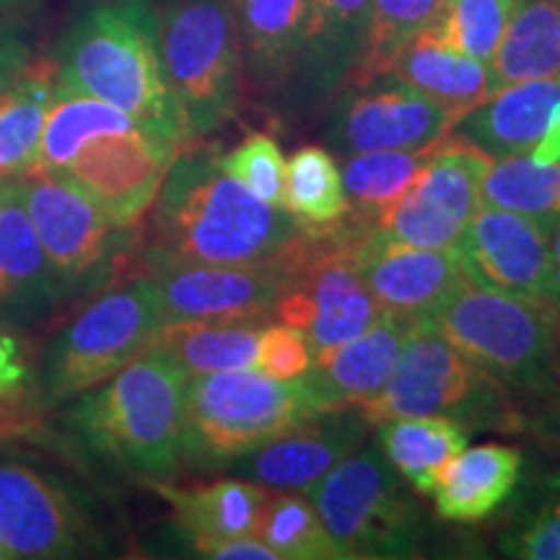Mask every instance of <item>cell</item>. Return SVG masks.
<instances>
[{
	"label": "cell",
	"instance_id": "4dcf8cb0",
	"mask_svg": "<svg viewBox=\"0 0 560 560\" xmlns=\"http://www.w3.org/2000/svg\"><path fill=\"white\" fill-rule=\"evenodd\" d=\"M262 327L215 325V322H166L156 340L151 342V348L172 359L187 376L215 374V371L229 369H255Z\"/></svg>",
	"mask_w": 560,
	"mask_h": 560
},
{
	"label": "cell",
	"instance_id": "ba28073f",
	"mask_svg": "<svg viewBox=\"0 0 560 560\" xmlns=\"http://www.w3.org/2000/svg\"><path fill=\"white\" fill-rule=\"evenodd\" d=\"M306 495L346 560L423 556V516L380 444L348 454Z\"/></svg>",
	"mask_w": 560,
	"mask_h": 560
},
{
	"label": "cell",
	"instance_id": "c3c4849f",
	"mask_svg": "<svg viewBox=\"0 0 560 560\" xmlns=\"http://www.w3.org/2000/svg\"><path fill=\"white\" fill-rule=\"evenodd\" d=\"M11 558H13V552H11L9 548H5L3 542H0V560H11Z\"/></svg>",
	"mask_w": 560,
	"mask_h": 560
},
{
	"label": "cell",
	"instance_id": "f546056e",
	"mask_svg": "<svg viewBox=\"0 0 560 560\" xmlns=\"http://www.w3.org/2000/svg\"><path fill=\"white\" fill-rule=\"evenodd\" d=\"M55 66H26L0 94V179H13L34 170L42 130L55 102Z\"/></svg>",
	"mask_w": 560,
	"mask_h": 560
},
{
	"label": "cell",
	"instance_id": "f907efd6",
	"mask_svg": "<svg viewBox=\"0 0 560 560\" xmlns=\"http://www.w3.org/2000/svg\"><path fill=\"white\" fill-rule=\"evenodd\" d=\"M556 3H558V5H560V0H556Z\"/></svg>",
	"mask_w": 560,
	"mask_h": 560
},
{
	"label": "cell",
	"instance_id": "4fadbf2b",
	"mask_svg": "<svg viewBox=\"0 0 560 560\" xmlns=\"http://www.w3.org/2000/svg\"><path fill=\"white\" fill-rule=\"evenodd\" d=\"M0 542L13 558H81L102 550L100 529L55 475L0 459Z\"/></svg>",
	"mask_w": 560,
	"mask_h": 560
},
{
	"label": "cell",
	"instance_id": "d590c367",
	"mask_svg": "<svg viewBox=\"0 0 560 560\" xmlns=\"http://www.w3.org/2000/svg\"><path fill=\"white\" fill-rule=\"evenodd\" d=\"M444 0H374L371 3L366 37L350 73L348 86H363L387 75L392 60L412 37L436 21Z\"/></svg>",
	"mask_w": 560,
	"mask_h": 560
},
{
	"label": "cell",
	"instance_id": "e0dca14e",
	"mask_svg": "<svg viewBox=\"0 0 560 560\" xmlns=\"http://www.w3.org/2000/svg\"><path fill=\"white\" fill-rule=\"evenodd\" d=\"M291 268L296 278L293 285L312 306L306 327L312 355L359 338L380 319V304L350 260L346 223L322 234H306Z\"/></svg>",
	"mask_w": 560,
	"mask_h": 560
},
{
	"label": "cell",
	"instance_id": "74e56055",
	"mask_svg": "<svg viewBox=\"0 0 560 560\" xmlns=\"http://www.w3.org/2000/svg\"><path fill=\"white\" fill-rule=\"evenodd\" d=\"M499 550L520 560H560V478H545L516 506L501 532Z\"/></svg>",
	"mask_w": 560,
	"mask_h": 560
},
{
	"label": "cell",
	"instance_id": "d4e9b609",
	"mask_svg": "<svg viewBox=\"0 0 560 560\" xmlns=\"http://www.w3.org/2000/svg\"><path fill=\"white\" fill-rule=\"evenodd\" d=\"M387 75L429 96L454 122L493 94L488 62L457 52L431 26L402 47Z\"/></svg>",
	"mask_w": 560,
	"mask_h": 560
},
{
	"label": "cell",
	"instance_id": "8fae6325",
	"mask_svg": "<svg viewBox=\"0 0 560 560\" xmlns=\"http://www.w3.org/2000/svg\"><path fill=\"white\" fill-rule=\"evenodd\" d=\"M490 164L488 153L450 132L408 190L366 226L412 247L450 249L482 206L480 190Z\"/></svg>",
	"mask_w": 560,
	"mask_h": 560
},
{
	"label": "cell",
	"instance_id": "30bf717a",
	"mask_svg": "<svg viewBox=\"0 0 560 560\" xmlns=\"http://www.w3.org/2000/svg\"><path fill=\"white\" fill-rule=\"evenodd\" d=\"M16 182L62 299L96 289L122 257L132 226H117L86 192L58 172H26Z\"/></svg>",
	"mask_w": 560,
	"mask_h": 560
},
{
	"label": "cell",
	"instance_id": "f6af8a7d",
	"mask_svg": "<svg viewBox=\"0 0 560 560\" xmlns=\"http://www.w3.org/2000/svg\"><path fill=\"white\" fill-rule=\"evenodd\" d=\"M30 52H26L24 42L13 37L11 32L0 30V94L19 79L21 70L26 68Z\"/></svg>",
	"mask_w": 560,
	"mask_h": 560
},
{
	"label": "cell",
	"instance_id": "f1b7e54d",
	"mask_svg": "<svg viewBox=\"0 0 560 560\" xmlns=\"http://www.w3.org/2000/svg\"><path fill=\"white\" fill-rule=\"evenodd\" d=\"M314 0H240V37L252 68L276 81L299 66L310 39Z\"/></svg>",
	"mask_w": 560,
	"mask_h": 560
},
{
	"label": "cell",
	"instance_id": "6da1fadb",
	"mask_svg": "<svg viewBox=\"0 0 560 560\" xmlns=\"http://www.w3.org/2000/svg\"><path fill=\"white\" fill-rule=\"evenodd\" d=\"M306 231L229 177L213 149H182L151 206L149 265L291 262Z\"/></svg>",
	"mask_w": 560,
	"mask_h": 560
},
{
	"label": "cell",
	"instance_id": "d6986e66",
	"mask_svg": "<svg viewBox=\"0 0 560 560\" xmlns=\"http://www.w3.org/2000/svg\"><path fill=\"white\" fill-rule=\"evenodd\" d=\"M371 423L359 408L325 410L231 462L236 478L276 493H310L317 482L366 441Z\"/></svg>",
	"mask_w": 560,
	"mask_h": 560
},
{
	"label": "cell",
	"instance_id": "3957f363",
	"mask_svg": "<svg viewBox=\"0 0 560 560\" xmlns=\"http://www.w3.org/2000/svg\"><path fill=\"white\" fill-rule=\"evenodd\" d=\"M190 376L159 350L73 397L68 420L89 452L143 482L174 478L185 454Z\"/></svg>",
	"mask_w": 560,
	"mask_h": 560
},
{
	"label": "cell",
	"instance_id": "7a4b0ae2",
	"mask_svg": "<svg viewBox=\"0 0 560 560\" xmlns=\"http://www.w3.org/2000/svg\"><path fill=\"white\" fill-rule=\"evenodd\" d=\"M55 81L58 91L107 102L179 149L195 138L166 83L149 0H109L83 13L62 42Z\"/></svg>",
	"mask_w": 560,
	"mask_h": 560
},
{
	"label": "cell",
	"instance_id": "9a60e30c",
	"mask_svg": "<svg viewBox=\"0 0 560 560\" xmlns=\"http://www.w3.org/2000/svg\"><path fill=\"white\" fill-rule=\"evenodd\" d=\"M350 260L382 312L423 322L467 283L450 249L412 247L346 215Z\"/></svg>",
	"mask_w": 560,
	"mask_h": 560
},
{
	"label": "cell",
	"instance_id": "b9f144b4",
	"mask_svg": "<svg viewBox=\"0 0 560 560\" xmlns=\"http://www.w3.org/2000/svg\"><path fill=\"white\" fill-rule=\"evenodd\" d=\"M39 431H45V423H42V412L34 405L19 400V395L0 400V444L32 439Z\"/></svg>",
	"mask_w": 560,
	"mask_h": 560
},
{
	"label": "cell",
	"instance_id": "2e32d148",
	"mask_svg": "<svg viewBox=\"0 0 560 560\" xmlns=\"http://www.w3.org/2000/svg\"><path fill=\"white\" fill-rule=\"evenodd\" d=\"M450 112L408 83L380 75L350 86L335 109L327 140L340 153L418 151L450 136Z\"/></svg>",
	"mask_w": 560,
	"mask_h": 560
},
{
	"label": "cell",
	"instance_id": "e575fe53",
	"mask_svg": "<svg viewBox=\"0 0 560 560\" xmlns=\"http://www.w3.org/2000/svg\"><path fill=\"white\" fill-rule=\"evenodd\" d=\"M480 200L527 215L550 234L560 219V164H537L529 153L495 159L482 179Z\"/></svg>",
	"mask_w": 560,
	"mask_h": 560
},
{
	"label": "cell",
	"instance_id": "7402d4cb",
	"mask_svg": "<svg viewBox=\"0 0 560 560\" xmlns=\"http://www.w3.org/2000/svg\"><path fill=\"white\" fill-rule=\"evenodd\" d=\"M560 107V79L520 81L495 89L452 125V136L490 159L532 153Z\"/></svg>",
	"mask_w": 560,
	"mask_h": 560
},
{
	"label": "cell",
	"instance_id": "52a82bcc",
	"mask_svg": "<svg viewBox=\"0 0 560 560\" xmlns=\"http://www.w3.org/2000/svg\"><path fill=\"white\" fill-rule=\"evenodd\" d=\"M164 75L192 136L236 117L242 100V37L231 0H172L159 16Z\"/></svg>",
	"mask_w": 560,
	"mask_h": 560
},
{
	"label": "cell",
	"instance_id": "5b68a950",
	"mask_svg": "<svg viewBox=\"0 0 560 560\" xmlns=\"http://www.w3.org/2000/svg\"><path fill=\"white\" fill-rule=\"evenodd\" d=\"M325 410L330 408L304 376L280 382L257 369L190 376L182 465L226 470L231 462Z\"/></svg>",
	"mask_w": 560,
	"mask_h": 560
},
{
	"label": "cell",
	"instance_id": "ab89813d",
	"mask_svg": "<svg viewBox=\"0 0 560 560\" xmlns=\"http://www.w3.org/2000/svg\"><path fill=\"white\" fill-rule=\"evenodd\" d=\"M221 166L229 177L268 206L283 208L285 161L280 145L265 132H252L236 149L221 156Z\"/></svg>",
	"mask_w": 560,
	"mask_h": 560
},
{
	"label": "cell",
	"instance_id": "cb8c5ba5",
	"mask_svg": "<svg viewBox=\"0 0 560 560\" xmlns=\"http://www.w3.org/2000/svg\"><path fill=\"white\" fill-rule=\"evenodd\" d=\"M524 457L503 444H467L439 475L431 490L444 522L478 524L493 516L520 486Z\"/></svg>",
	"mask_w": 560,
	"mask_h": 560
},
{
	"label": "cell",
	"instance_id": "ee69618b",
	"mask_svg": "<svg viewBox=\"0 0 560 560\" xmlns=\"http://www.w3.org/2000/svg\"><path fill=\"white\" fill-rule=\"evenodd\" d=\"M200 558H215V560H278L268 545H265L257 535L247 537H231V540L210 545L202 550Z\"/></svg>",
	"mask_w": 560,
	"mask_h": 560
},
{
	"label": "cell",
	"instance_id": "603a6c76",
	"mask_svg": "<svg viewBox=\"0 0 560 560\" xmlns=\"http://www.w3.org/2000/svg\"><path fill=\"white\" fill-rule=\"evenodd\" d=\"M149 488L172 506L174 524L185 535L195 556L210 545L260 532L270 490L244 478L215 480L202 488H174L170 482H149Z\"/></svg>",
	"mask_w": 560,
	"mask_h": 560
},
{
	"label": "cell",
	"instance_id": "836d02e7",
	"mask_svg": "<svg viewBox=\"0 0 560 560\" xmlns=\"http://www.w3.org/2000/svg\"><path fill=\"white\" fill-rule=\"evenodd\" d=\"M436 145L439 140L418 151L350 153L342 170L350 219L371 223L382 210H387L416 182Z\"/></svg>",
	"mask_w": 560,
	"mask_h": 560
},
{
	"label": "cell",
	"instance_id": "8d00e7d4",
	"mask_svg": "<svg viewBox=\"0 0 560 560\" xmlns=\"http://www.w3.org/2000/svg\"><path fill=\"white\" fill-rule=\"evenodd\" d=\"M257 537L278 560H346L306 493L270 495Z\"/></svg>",
	"mask_w": 560,
	"mask_h": 560
},
{
	"label": "cell",
	"instance_id": "7dc6e473",
	"mask_svg": "<svg viewBox=\"0 0 560 560\" xmlns=\"http://www.w3.org/2000/svg\"><path fill=\"white\" fill-rule=\"evenodd\" d=\"M545 299L560 310V219L548 234V291Z\"/></svg>",
	"mask_w": 560,
	"mask_h": 560
},
{
	"label": "cell",
	"instance_id": "83f0119b",
	"mask_svg": "<svg viewBox=\"0 0 560 560\" xmlns=\"http://www.w3.org/2000/svg\"><path fill=\"white\" fill-rule=\"evenodd\" d=\"M374 0H314L301 68L319 94L348 83L359 62Z\"/></svg>",
	"mask_w": 560,
	"mask_h": 560
},
{
	"label": "cell",
	"instance_id": "ffe728a7",
	"mask_svg": "<svg viewBox=\"0 0 560 560\" xmlns=\"http://www.w3.org/2000/svg\"><path fill=\"white\" fill-rule=\"evenodd\" d=\"M62 291L37 229L21 200L19 182H0V322L34 325L47 317Z\"/></svg>",
	"mask_w": 560,
	"mask_h": 560
},
{
	"label": "cell",
	"instance_id": "8992f818",
	"mask_svg": "<svg viewBox=\"0 0 560 560\" xmlns=\"http://www.w3.org/2000/svg\"><path fill=\"white\" fill-rule=\"evenodd\" d=\"M359 410L371 425L416 416H446L470 431L522 423L511 392L423 322L405 340L384 389Z\"/></svg>",
	"mask_w": 560,
	"mask_h": 560
},
{
	"label": "cell",
	"instance_id": "681fc988",
	"mask_svg": "<svg viewBox=\"0 0 560 560\" xmlns=\"http://www.w3.org/2000/svg\"><path fill=\"white\" fill-rule=\"evenodd\" d=\"M11 3H19V0H0V9H3V5H11Z\"/></svg>",
	"mask_w": 560,
	"mask_h": 560
},
{
	"label": "cell",
	"instance_id": "7bdbcfd3",
	"mask_svg": "<svg viewBox=\"0 0 560 560\" xmlns=\"http://www.w3.org/2000/svg\"><path fill=\"white\" fill-rule=\"evenodd\" d=\"M26 376H30V369H26L19 340L0 330V400L19 395L24 389Z\"/></svg>",
	"mask_w": 560,
	"mask_h": 560
},
{
	"label": "cell",
	"instance_id": "7c38bea8",
	"mask_svg": "<svg viewBox=\"0 0 560 560\" xmlns=\"http://www.w3.org/2000/svg\"><path fill=\"white\" fill-rule=\"evenodd\" d=\"M166 322L268 325L293 285L291 262L156 265L151 268Z\"/></svg>",
	"mask_w": 560,
	"mask_h": 560
},
{
	"label": "cell",
	"instance_id": "277c9868",
	"mask_svg": "<svg viewBox=\"0 0 560 560\" xmlns=\"http://www.w3.org/2000/svg\"><path fill=\"white\" fill-rule=\"evenodd\" d=\"M423 325L509 392L542 400L560 387V310L548 299L465 283Z\"/></svg>",
	"mask_w": 560,
	"mask_h": 560
},
{
	"label": "cell",
	"instance_id": "1f68e13d",
	"mask_svg": "<svg viewBox=\"0 0 560 560\" xmlns=\"http://www.w3.org/2000/svg\"><path fill=\"white\" fill-rule=\"evenodd\" d=\"M283 210L306 234L340 226L350 213L338 161L322 145H304L285 164Z\"/></svg>",
	"mask_w": 560,
	"mask_h": 560
},
{
	"label": "cell",
	"instance_id": "44dd1931",
	"mask_svg": "<svg viewBox=\"0 0 560 560\" xmlns=\"http://www.w3.org/2000/svg\"><path fill=\"white\" fill-rule=\"evenodd\" d=\"M418 322L382 312L380 319L359 338L314 355L304 382L317 392L330 410L363 408L387 384L400 350Z\"/></svg>",
	"mask_w": 560,
	"mask_h": 560
},
{
	"label": "cell",
	"instance_id": "5bb4252c",
	"mask_svg": "<svg viewBox=\"0 0 560 560\" xmlns=\"http://www.w3.org/2000/svg\"><path fill=\"white\" fill-rule=\"evenodd\" d=\"M179 151L174 140L138 125L86 140L58 174L86 192L117 226H136L156 200Z\"/></svg>",
	"mask_w": 560,
	"mask_h": 560
},
{
	"label": "cell",
	"instance_id": "60d3db41",
	"mask_svg": "<svg viewBox=\"0 0 560 560\" xmlns=\"http://www.w3.org/2000/svg\"><path fill=\"white\" fill-rule=\"evenodd\" d=\"M312 346L306 332L283 322H268L260 330L255 369L270 380H299L312 369Z\"/></svg>",
	"mask_w": 560,
	"mask_h": 560
},
{
	"label": "cell",
	"instance_id": "4316f807",
	"mask_svg": "<svg viewBox=\"0 0 560 560\" xmlns=\"http://www.w3.org/2000/svg\"><path fill=\"white\" fill-rule=\"evenodd\" d=\"M488 68L493 91L520 81L560 79V5L556 0H520Z\"/></svg>",
	"mask_w": 560,
	"mask_h": 560
},
{
	"label": "cell",
	"instance_id": "484cf974",
	"mask_svg": "<svg viewBox=\"0 0 560 560\" xmlns=\"http://www.w3.org/2000/svg\"><path fill=\"white\" fill-rule=\"evenodd\" d=\"M470 433L446 416L392 418L380 423L376 444L416 493L431 495L441 470L470 444Z\"/></svg>",
	"mask_w": 560,
	"mask_h": 560
},
{
	"label": "cell",
	"instance_id": "f35d334b",
	"mask_svg": "<svg viewBox=\"0 0 560 560\" xmlns=\"http://www.w3.org/2000/svg\"><path fill=\"white\" fill-rule=\"evenodd\" d=\"M520 0H444L431 30L457 52L490 62Z\"/></svg>",
	"mask_w": 560,
	"mask_h": 560
},
{
	"label": "cell",
	"instance_id": "d6a6232c",
	"mask_svg": "<svg viewBox=\"0 0 560 560\" xmlns=\"http://www.w3.org/2000/svg\"><path fill=\"white\" fill-rule=\"evenodd\" d=\"M138 128L130 115L94 96L55 91V102L42 130L37 161L32 172H60L83 143L104 132H122Z\"/></svg>",
	"mask_w": 560,
	"mask_h": 560
},
{
	"label": "cell",
	"instance_id": "9c48e42d",
	"mask_svg": "<svg viewBox=\"0 0 560 560\" xmlns=\"http://www.w3.org/2000/svg\"><path fill=\"white\" fill-rule=\"evenodd\" d=\"M166 325L151 278L104 291L62 325L39 363V395L68 402L143 355Z\"/></svg>",
	"mask_w": 560,
	"mask_h": 560
},
{
	"label": "cell",
	"instance_id": "816d5d0a",
	"mask_svg": "<svg viewBox=\"0 0 560 560\" xmlns=\"http://www.w3.org/2000/svg\"><path fill=\"white\" fill-rule=\"evenodd\" d=\"M0 182H3V179H0Z\"/></svg>",
	"mask_w": 560,
	"mask_h": 560
},
{
	"label": "cell",
	"instance_id": "ac0fdd59",
	"mask_svg": "<svg viewBox=\"0 0 560 560\" xmlns=\"http://www.w3.org/2000/svg\"><path fill=\"white\" fill-rule=\"evenodd\" d=\"M452 252L462 278L475 289L545 299L548 229L527 215L480 206Z\"/></svg>",
	"mask_w": 560,
	"mask_h": 560
},
{
	"label": "cell",
	"instance_id": "bcb514c9",
	"mask_svg": "<svg viewBox=\"0 0 560 560\" xmlns=\"http://www.w3.org/2000/svg\"><path fill=\"white\" fill-rule=\"evenodd\" d=\"M542 402L545 408L540 410V416L532 420V429L548 444V450L560 457V387L552 389L548 397H542Z\"/></svg>",
	"mask_w": 560,
	"mask_h": 560
}]
</instances>
